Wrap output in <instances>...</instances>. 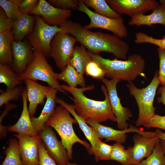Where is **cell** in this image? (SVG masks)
<instances>
[{"instance_id":"6da1fadb","label":"cell","mask_w":165,"mask_h":165,"mask_svg":"<svg viewBox=\"0 0 165 165\" xmlns=\"http://www.w3.org/2000/svg\"><path fill=\"white\" fill-rule=\"evenodd\" d=\"M62 31L74 37L88 51L94 53H110L117 58L127 60L130 45L118 36L101 31L93 32L80 24L66 20L60 26Z\"/></svg>"},{"instance_id":"7a4b0ae2","label":"cell","mask_w":165,"mask_h":165,"mask_svg":"<svg viewBox=\"0 0 165 165\" xmlns=\"http://www.w3.org/2000/svg\"><path fill=\"white\" fill-rule=\"evenodd\" d=\"M64 91L70 93L74 103L75 111L85 120H91L98 123L108 119L116 122V119L112 110L107 90L104 85L101 86L105 96L103 101H98L89 98L84 94V92L92 90L94 85L92 84L84 87H72L64 84L61 85Z\"/></svg>"},{"instance_id":"3957f363","label":"cell","mask_w":165,"mask_h":165,"mask_svg":"<svg viewBox=\"0 0 165 165\" xmlns=\"http://www.w3.org/2000/svg\"><path fill=\"white\" fill-rule=\"evenodd\" d=\"M89 52L92 59L105 72V77L128 82L134 81L139 75L146 78L144 73L145 61L140 54L134 53L129 55L126 60L121 61L105 58L99 53Z\"/></svg>"},{"instance_id":"277c9868","label":"cell","mask_w":165,"mask_h":165,"mask_svg":"<svg viewBox=\"0 0 165 165\" xmlns=\"http://www.w3.org/2000/svg\"><path fill=\"white\" fill-rule=\"evenodd\" d=\"M70 113L61 105L56 107L53 114L46 122L45 125L53 128L61 138V142L66 148L69 160L72 159V147L76 143L84 146L89 154H92L91 145L80 139L75 134L73 123L77 122L71 116Z\"/></svg>"},{"instance_id":"5b68a950","label":"cell","mask_w":165,"mask_h":165,"mask_svg":"<svg viewBox=\"0 0 165 165\" xmlns=\"http://www.w3.org/2000/svg\"><path fill=\"white\" fill-rule=\"evenodd\" d=\"M159 84L157 71L150 84L145 88H138L132 82L127 84L130 95L134 96L138 107V116L136 122V127L143 125L145 121L156 114V108L153 106V102Z\"/></svg>"},{"instance_id":"8992f818","label":"cell","mask_w":165,"mask_h":165,"mask_svg":"<svg viewBox=\"0 0 165 165\" xmlns=\"http://www.w3.org/2000/svg\"><path fill=\"white\" fill-rule=\"evenodd\" d=\"M33 61L26 71L20 75L22 81L30 79L35 81L40 80L47 83L49 86L65 94L58 82L57 73L48 62L44 55L34 51Z\"/></svg>"},{"instance_id":"52a82bcc","label":"cell","mask_w":165,"mask_h":165,"mask_svg":"<svg viewBox=\"0 0 165 165\" xmlns=\"http://www.w3.org/2000/svg\"><path fill=\"white\" fill-rule=\"evenodd\" d=\"M34 28L26 37L34 51L49 57L51 40L58 32L62 31L57 25L50 26L45 23L40 16H35Z\"/></svg>"},{"instance_id":"ba28073f","label":"cell","mask_w":165,"mask_h":165,"mask_svg":"<svg viewBox=\"0 0 165 165\" xmlns=\"http://www.w3.org/2000/svg\"><path fill=\"white\" fill-rule=\"evenodd\" d=\"M76 39L63 31L57 33L50 44L49 57L54 60L57 67L61 71L70 63Z\"/></svg>"},{"instance_id":"9c48e42d","label":"cell","mask_w":165,"mask_h":165,"mask_svg":"<svg viewBox=\"0 0 165 165\" xmlns=\"http://www.w3.org/2000/svg\"><path fill=\"white\" fill-rule=\"evenodd\" d=\"M79 1L78 10L86 14L90 19V24L84 27L85 28L88 29L97 28L107 30L121 38L127 37L128 29L122 17L113 18L98 15L90 9L82 0Z\"/></svg>"},{"instance_id":"30bf717a","label":"cell","mask_w":165,"mask_h":165,"mask_svg":"<svg viewBox=\"0 0 165 165\" xmlns=\"http://www.w3.org/2000/svg\"><path fill=\"white\" fill-rule=\"evenodd\" d=\"M120 81L117 79L108 80L104 78L101 81L107 90L111 108L116 119L117 128L123 130L128 128L129 124L127 123V121L129 120L133 115L128 108L122 105L120 99L118 96L116 86Z\"/></svg>"},{"instance_id":"8fae6325","label":"cell","mask_w":165,"mask_h":165,"mask_svg":"<svg viewBox=\"0 0 165 165\" xmlns=\"http://www.w3.org/2000/svg\"><path fill=\"white\" fill-rule=\"evenodd\" d=\"M85 120L87 124L93 129L97 136L100 139H105L106 142L114 141L118 143H124L127 137L126 134L129 132H135L148 137L156 136L155 132L143 131L132 125L129 128L123 130H117L91 120Z\"/></svg>"},{"instance_id":"7c38bea8","label":"cell","mask_w":165,"mask_h":165,"mask_svg":"<svg viewBox=\"0 0 165 165\" xmlns=\"http://www.w3.org/2000/svg\"><path fill=\"white\" fill-rule=\"evenodd\" d=\"M111 8L118 14L127 15L131 17L144 14L158 8L160 4L155 0H105Z\"/></svg>"},{"instance_id":"4fadbf2b","label":"cell","mask_w":165,"mask_h":165,"mask_svg":"<svg viewBox=\"0 0 165 165\" xmlns=\"http://www.w3.org/2000/svg\"><path fill=\"white\" fill-rule=\"evenodd\" d=\"M38 134L48 154L57 164L66 165L69 162L67 150L51 127L45 125Z\"/></svg>"},{"instance_id":"5bb4252c","label":"cell","mask_w":165,"mask_h":165,"mask_svg":"<svg viewBox=\"0 0 165 165\" xmlns=\"http://www.w3.org/2000/svg\"><path fill=\"white\" fill-rule=\"evenodd\" d=\"M29 14L40 16L43 21L49 25L60 26L70 16L71 11V10L55 7L45 0H39Z\"/></svg>"},{"instance_id":"9a60e30c","label":"cell","mask_w":165,"mask_h":165,"mask_svg":"<svg viewBox=\"0 0 165 165\" xmlns=\"http://www.w3.org/2000/svg\"><path fill=\"white\" fill-rule=\"evenodd\" d=\"M13 62L11 68L17 74L24 73L33 60L34 53L28 41L14 40L12 44Z\"/></svg>"},{"instance_id":"2e32d148","label":"cell","mask_w":165,"mask_h":165,"mask_svg":"<svg viewBox=\"0 0 165 165\" xmlns=\"http://www.w3.org/2000/svg\"><path fill=\"white\" fill-rule=\"evenodd\" d=\"M157 136L146 137L138 134L133 137L134 145L127 149L131 160L132 165L138 164L145 158L152 154L158 141Z\"/></svg>"},{"instance_id":"e0dca14e","label":"cell","mask_w":165,"mask_h":165,"mask_svg":"<svg viewBox=\"0 0 165 165\" xmlns=\"http://www.w3.org/2000/svg\"><path fill=\"white\" fill-rule=\"evenodd\" d=\"M20 155L24 165H39L38 145L42 141L39 135L31 136L17 134Z\"/></svg>"},{"instance_id":"ac0fdd59","label":"cell","mask_w":165,"mask_h":165,"mask_svg":"<svg viewBox=\"0 0 165 165\" xmlns=\"http://www.w3.org/2000/svg\"><path fill=\"white\" fill-rule=\"evenodd\" d=\"M27 90L28 100L29 102L28 110L31 117H34L39 105H42L47 94L52 87L42 85L30 79L24 81Z\"/></svg>"},{"instance_id":"d6986e66","label":"cell","mask_w":165,"mask_h":165,"mask_svg":"<svg viewBox=\"0 0 165 165\" xmlns=\"http://www.w3.org/2000/svg\"><path fill=\"white\" fill-rule=\"evenodd\" d=\"M22 97L23 106L20 116L16 123L9 127L8 130L21 135L37 136L39 135L38 133L32 124L28 111L27 90L26 87H24Z\"/></svg>"},{"instance_id":"ffe728a7","label":"cell","mask_w":165,"mask_h":165,"mask_svg":"<svg viewBox=\"0 0 165 165\" xmlns=\"http://www.w3.org/2000/svg\"><path fill=\"white\" fill-rule=\"evenodd\" d=\"M159 6L152 10L148 15L140 13L131 17L128 24L139 27L143 25L152 27L154 24H160L165 26V0H160Z\"/></svg>"},{"instance_id":"44dd1931","label":"cell","mask_w":165,"mask_h":165,"mask_svg":"<svg viewBox=\"0 0 165 165\" xmlns=\"http://www.w3.org/2000/svg\"><path fill=\"white\" fill-rule=\"evenodd\" d=\"M58 91L52 88L47 95L46 103L39 116L38 117H31L32 124L38 133L44 127L55 110L56 99Z\"/></svg>"},{"instance_id":"7402d4cb","label":"cell","mask_w":165,"mask_h":165,"mask_svg":"<svg viewBox=\"0 0 165 165\" xmlns=\"http://www.w3.org/2000/svg\"><path fill=\"white\" fill-rule=\"evenodd\" d=\"M35 23V16L21 13L13 21L11 29L14 40L21 41L32 30Z\"/></svg>"},{"instance_id":"603a6c76","label":"cell","mask_w":165,"mask_h":165,"mask_svg":"<svg viewBox=\"0 0 165 165\" xmlns=\"http://www.w3.org/2000/svg\"><path fill=\"white\" fill-rule=\"evenodd\" d=\"M56 102L68 110L76 120L86 137L90 142L93 154V150L95 148L97 138L98 137L93 129L87 124L83 118L78 114L75 111L74 105L68 104L57 97L56 98Z\"/></svg>"},{"instance_id":"cb8c5ba5","label":"cell","mask_w":165,"mask_h":165,"mask_svg":"<svg viewBox=\"0 0 165 165\" xmlns=\"http://www.w3.org/2000/svg\"><path fill=\"white\" fill-rule=\"evenodd\" d=\"M14 40L11 31L0 33V64L11 67L13 62L12 44Z\"/></svg>"},{"instance_id":"d4e9b609","label":"cell","mask_w":165,"mask_h":165,"mask_svg":"<svg viewBox=\"0 0 165 165\" xmlns=\"http://www.w3.org/2000/svg\"><path fill=\"white\" fill-rule=\"evenodd\" d=\"M83 75L69 64L60 73H57V77L58 80L65 82L70 87H76L79 85L81 87H84L86 86Z\"/></svg>"},{"instance_id":"484cf974","label":"cell","mask_w":165,"mask_h":165,"mask_svg":"<svg viewBox=\"0 0 165 165\" xmlns=\"http://www.w3.org/2000/svg\"><path fill=\"white\" fill-rule=\"evenodd\" d=\"M91 59L89 51L84 46H75L69 64L79 73L83 75L87 64Z\"/></svg>"},{"instance_id":"4316f807","label":"cell","mask_w":165,"mask_h":165,"mask_svg":"<svg viewBox=\"0 0 165 165\" xmlns=\"http://www.w3.org/2000/svg\"><path fill=\"white\" fill-rule=\"evenodd\" d=\"M23 82L20 75L16 73L11 66L0 64V83L6 86V90L14 88Z\"/></svg>"},{"instance_id":"83f0119b","label":"cell","mask_w":165,"mask_h":165,"mask_svg":"<svg viewBox=\"0 0 165 165\" xmlns=\"http://www.w3.org/2000/svg\"><path fill=\"white\" fill-rule=\"evenodd\" d=\"M87 7L93 8L96 13L107 17L116 18L122 16L116 13L105 0H82Z\"/></svg>"},{"instance_id":"f1b7e54d","label":"cell","mask_w":165,"mask_h":165,"mask_svg":"<svg viewBox=\"0 0 165 165\" xmlns=\"http://www.w3.org/2000/svg\"><path fill=\"white\" fill-rule=\"evenodd\" d=\"M5 158L1 165H24L21 160L18 141L11 139L6 149Z\"/></svg>"},{"instance_id":"f546056e","label":"cell","mask_w":165,"mask_h":165,"mask_svg":"<svg viewBox=\"0 0 165 165\" xmlns=\"http://www.w3.org/2000/svg\"><path fill=\"white\" fill-rule=\"evenodd\" d=\"M138 165H165V156L160 139L157 141L150 156L142 160Z\"/></svg>"},{"instance_id":"4dcf8cb0","label":"cell","mask_w":165,"mask_h":165,"mask_svg":"<svg viewBox=\"0 0 165 165\" xmlns=\"http://www.w3.org/2000/svg\"><path fill=\"white\" fill-rule=\"evenodd\" d=\"M110 160L118 161L123 165H132L130 157L127 149L121 144L116 143L112 145Z\"/></svg>"},{"instance_id":"1f68e13d","label":"cell","mask_w":165,"mask_h":165,"mask_svg":"<svg viewBox=\"0 0 165 165\" xmlns=\"http://www.w3.org/2000/svg\"><path fill=\"white\" fill-rule=\"evenodd\" d=\"M112 150V145L103 142L97 137L95 148L93 151L96 161L110 160Z\"/></svg>"},{"instance_id":"d6a6232c","label":"cell","mask_w":165,"mask_h":165,"mask_svg":"<svg viewBox=\"0 0 165 165\" xmlns=\"http://www.w3.org/2000/svg\"><path fill=\"white\" fill-rule=\"evenodd\" d=\"M24 87L20 85L12 89L6 90L0 95V107L9 103L10 101H16L22 97Z\"/></svg>"},{"instance_id":"836d02e7","label":"cell","mask_w":165,"mask_h":165,"mask_svg":"<svg viewBox=\"0 0 165 165\" xmlns=\"http://www.w3.org/2000/svg\"><path fill=\"white\" fill-rule=\"evenodd\" d=\"M134 42L136 44L148 43L153 44L159 48L165 50V35L161 39L154 38L142 32H138L135 34Z\"/></svg>"},{"instance_id":"e575fe53","label":"cell","mask_w":165,"mask_h":165,"mask_svg":"<svg viewBox=\"0 0 165 165\" xmlns=\"http://www.w3.org/2000/svg\"><path fill=\"white\" fill-rule=\"evenodd\" d=\"M85 74L87 76L99 80H102L105 75V72L100 65L92 59L87 64Z\"/></svg>"},{"instance_id":"d590c367","label":"cell","mask_w":165,"mask_h":165,"mask_svg":"<svg viewBox=\"0 0 165 165\" xmlns=\"http://www.w3.org/2000/svg\"><path fill=\"white\" fill-rule=\"evenodd\" d=\"M0 5L7 16L13 21L21 14L18 5L12 0H0Z\"/></svg>"},{"instance_id":"8d00e7d4","label":"cell","mask_w":165,"mask_h":165,"mask_svg":"<svg viewBox=\"0 0 165 165\" xmlns=\"http://www.w3.org/2000/svg\"><path fill=\"white\" fill-rule=\"evenodd\" d=\"M47 2L55 7L67 10H78L79 1L77 0H49Z\"/></svg>"},{"instance_id":"74e56055","label":"cell","mask_w":165,"mask_h":165,"mask_svg":"<svg viewBox=\"0 0 165 165\" xmlns=\"http://www.w3.org/2000/svg\"><path fill=\"white\" fill-rule=\"evenodd\" d=\"M157 51L159 60L158 79L160 84L165 88V50L158 48Z\"/></svg>"},{"instance_id":"f35d334b","label":"cell","mask_w":165,"mask_h":165,"mask_svg":"<svg viewBox=\"0 0 165 165\" xmlns=\"http://www.w3.org/2000/svg\"><path fill=\"white\" fill-rule=\"evenodd\" d=\"M143 126L148 129L157 128L165 130V116L155 114L152 118L145 121Z\"/></svg>"},{"instance_id":"ab89813d","label":"cell","mask_w":165,"mask_h":165,"mask_svg":"<svg viewBox=\"0 0 165 165\" xmlns=\"http://www.w3.org/2000/svg\"><path fill=\"white\" fill-rule=\"evenodd\" d=\"M38 155L39 165H57L48 154L42 141L38 145Z\"/></svg>"},{"instance_id":"60d3db41","label":"cell","mask_w":165,"mask_h":165,"mask_svg":"<svg viewBox=\"0 0 165 165\" xmlns=\"http://www.w3.org/2000/svg\"><path fill=\"white\" fill-rule=\"evenodd\" d=\"M13 21L9 18L2 8L0 9V33L11 31Z\"/></svg>"},{"instance_id":"b9f144b4","label":"cell","mask_w":165,"mask_h":165,"mask_svg":"<svg viewBox=\"0 0 165 165\" xmlns=\"http://www.w3.org/2000/svg\"><path fill=\"white\" fill-rule=\"evenodd\" d=\"M39 1L38 0H21L19 6L20 13L29 14L36 6Z\"/></svg>"},{"instance_id":"7bdbcfd3","label":"cell","mask_w":165,"mask_h":165,"mask_svg":"<svg viewBox=\"0 0 165 165\" xmlns=\"http://www.w3.org/2000/svg\"><path fill=\"white\" fill-rule=\"evenodd\" d=\"M6 105L4 110L1 114L0 117V138L2 139L5 137L6 134V128L2 126V123L4 118L8 114V112L12 109L17 107L16 105L8 103Z\"/></svg>"},{"instance_id":"ee69618b","label":"cell","mask_w":165,"mask_h":165,"mask_svg":"<svg viewBox=\"0 0 165 165\" xmlns=\"http://www.w3.org/2000/svg\"><path fill=\"white\" fill-rule=\"evenodd\" d=\"M160 96L157 98V101L161 103L165 106V88L162 86H160L158 91Z\"/></svg>"},{"instance_id":"f6af8a7d","label":"cell","mask_w":165,"mask_h":165,"mask_svg":"<svg viewBox=\"0 0 165 165\" xmlns=\"http://www.w3.org/2000/svg\"><path fill=\"white\" fill-rule=\"evenodd\" d=\"M155 132L160 139L165 140V133L162 132L159 129H156Z\"/></svg>"},{"instance_id":"bcb514c9","label":"cell","mask_w":165,"mask_h":165,"mask_svg":"<svg viewBox=\"0 0 165 165\" xmlns=\"http://www.w3.org/2000/svg\"><path fill=\"white\" fill-rule=\"evenodd\" d=\"M160 139V142L162 146L163 151L165 156V140Z\"/></svg>"},{"instance_id":"7dc6e473","label":"cell","mask_w":165,"mask_h":165,"mask_svg":"<svg viewBox=\"0 0 165 165\" xmlns=\"http://www.w3.org/2000/svg\"><path fill=\"white\" fill-rule=\"evenodd\" d=\"M66 165H78L77 164H76L75 163H72L68 162Z\"/></svg>"}]
</instances>
